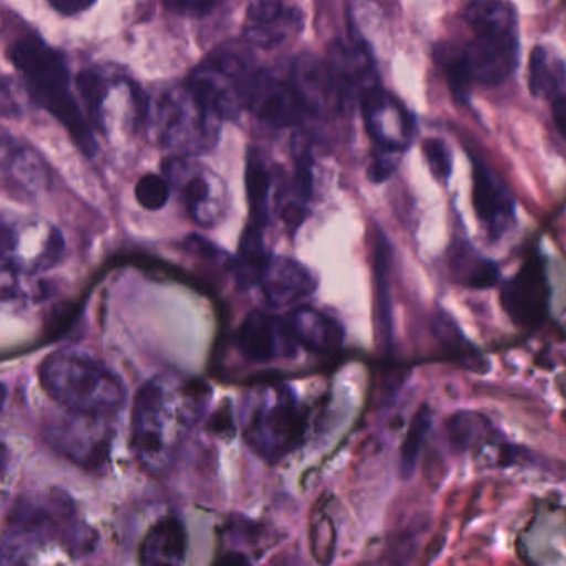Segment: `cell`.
<instances>
[{"instance_id":"cell-12","label":"cell","mask_w":566,"mask_h":566,"mask_svg":"<svg viewBox=\"0 0 566 566\" xmlns=\"http://www.w3.org/2000/svg\"><path fill=\"white\" fill-rule=\"evenodd\" d=\"M359 104L374 151L402 157L412 140L413 128L406 107L380 85L367 92Z\"/></svg>"},{"instance_id":"cell-9","label":"cell","mask_w":566,"mask_h":566,"mask_svg":"<svg viewBox=\"0 0 566 566\" xmlns=\"http://www.w3.org/2000/svg\"><path fill=\"white\" fill-rule=\"evenodd\" d=\"M112 417L91 416L67 410L44 427L49 446L81 469L101 470L111 459L115 429Z\"/></svg>"},{"instance_id":"cell-19","label":"cell","mask_w":566,"mask_h":566,"mask_svg":"<svg viewBox=\"0 0 566 566\" xmlns=\"http://www.w3.org/2000/svg\"><path fill=\"white\" fill-rule=\"evenodd\" d=\"M313 198V157L306 145L294 144L293 180L277 195L281 220L291 233L307 218V208Z\"/></svg>"},{"instance_id":"cell-11","label":"cell","mask_w":566,"mask_h":566,"mask_svg":"<svg viewBox=\"0 0 566 566\" xmlns=\"http://www.w3.org/2000/svg\"><path fill=\"white\" fill-rule=\"evenodd\" d=\"M500 304L520 329H536L546 319L549 307V284L538 256H530L515 276L503 284Z\"/></svg>"},{"instance_id":"cell-32","label":"cell","mask_w":566,"mask_h":566,"mask_svg":"<svg viewBox=\"0 0 566 566\" xmlns=\"http://www.w3.org/2000/svg\"><path fill=\"white\" fill-rule=\"evenodd\" d=\"M223 0H165V4L178 14L205 18L213 12Z\"/></svg>"},{"instance_id":"cell-29","label":"cell","mask_w":566,"mask_h":566,"mask_svg":"<svg viewBox=\"0 0 566 566\" xmlns=\"http://www.w3.org/2000/svg\"><path fill=\"white\" fill-rule=\"evenodd\" d=\"M489 426L486 417L470 412V410H462V412L453 413L450 417L447 422V433H449L453 449L463 452L485 436Z\"/></svg>"},{"instance_id":"cell-18","label":"cell","mask_w":566,"mask_h":566,"mask_svg":"<svg viewBox=\"0 0 566 566\" xmlns=\"http://www.w3.org/2000/svg\"><path fill=\"white\" fill-rule=\"evenodd\" d=\"M291 329L300 346L314 354H334L344 343V327L336 317L314 310L311 306H297L291 311Z\"/></svg>"},{"instance_id":"cell-7","label":"cell","mask_w":566,"mask_h":566,"mask_svg":"<svg viewBox=\"0 0 566 566\" xmlns=\"http://www.w3.org/2000/svg\"><path fill=\"white\" fill-rule=\"evenodd\" d=\"M147 120L158 144L180 157H195L217 145L224 118L185 82L148 101Z\"/></svg>"},{"instance_id":"cell-15","label":"cell","mask_w":566,"mask_h":566,"mask_svg":"<svg viewBox=\"0 0 566 566\" xmlns=\"http://www.w3.org/2000/svg\"><path fill=\"white\" fill-rule=\"evenodd\" d=\"M472 158V203L486 237L499 241L515 223V198L505 181L482 160Z\"/></svg>"},{"instance_id":"cell-33","label":"cell","mask_w":566,"mask_h":566,"mask_svg":"<svg viewBox=\"0 0 566 566\" xmlns=\"http://www.w3.org/2000/svg\"><path fill=\"white\" fill-rule=\"evenodd\" d=\"M49 2H51L52 8H54L59 14L72 18V15L88 11L97 0H49Z\"/></svg>"},{"instance_id":"cell-16","label":"cell","mask_w":566,"mask_h":566,"mask_svg":"<svg viewBox=\"0 0 566 566\" xmlns=\"http://www.w3.org/2000/svg\"><path fill=\"white\" fill-rule=\"evenodd\" d=\"M261 293L273 310L293 306L316 291L317 277L306 264L290 256H273L261 276Z\"/></svg>"},{"instance_id":"cell-31","label":"cell","mask_w":566,"mask_h":566,"mask_svg":"<svg viewBox=\"0 0 566 566\" xmlns=\"http://www.w3.org/2000/svg\"><path fill=\"white\" fill-rule=\"evenodd\" d=\"M422 150L433 178L440 184H447L453 167L452 151H450L449 145L440 138H427L422 144Z\"/></svg>"},{"instance_id":"cell-13","label":"cell","mask_w":566,"mask_h":566,"mask_svg":"<svg viewBox=\"0 0 566 566\" xmlns=\"http://www.w3.org/2000/svg\"><path fill=\"white\" fill-rule=\"evenodd\" d=\"M241 356L251 364H270L291 359L300 349L287 317L253 311L244 317L237 333Z\"/></svg>"},{"instance_id":"cell-28","label":"cell","mask_w":566,"mask_h":566,"mask_svg":"<svg viewBox=\"0 0 566 566\" xmlns=\"http://www.w3.org/2000/svg\"><path fill=\"white\" fill-rule=\"evenodd\" d=\"M430 423H432V416H430L429 407H419L417 412L413 413L412 420H410L406 439H403L402 447H400L399 470L402 479H410L416 472L417 460H419L420 450H422V443L426 440L427 432H429Z\"/></svg>"},{"instance_id":"cell-30","label":"cell","mask_w":566,"mask_h":566,"mask_svg":"<svg viewBox=\"0 0 566 566\" xmlns=\"http://www.w3.org/2000/svg\"><path fill=\"white\" fill-rule=\"evenodd\" d=\"M171 195L170 181L160 175L148 174L138 180L135 198L145 210L158 211L168 203Z\"/></svg>"},{"instance_id":"cell-5","label":"cell","mask_w":566,"mask_h":566,"mask_svg":"<svg viewBox=\"0 0 566 566\" xmlns=\"http://www.w3.org/2000/svg\"><path fill=\"white\" fill-rule=\"evenodd\" d=\"M240 427L244 442L260 459L277 463L303 446L307 410L290 384H260L241 399Z\"/></svg>"},{"instance_id":"cell-22","label":"cell","mask_w":566,"mask_h":566,"mask_svg":"<svg viewBox=\"0 0 566 566\" xmlns=\"http://www.w3.org/2000/svg\"><path fill=\"white\" fill-rule=\"evenodd\" d=\"M390 243L382 233L374 241V284H376V326L379 343L386 349L392 344V294H390Z\"/></svg>"},{"instance_id":"cell-14","label":"cell","mask_w":566,"mask_h":566,"mask_svg":"<svg viewBox=\"0 0 566 566\" xmlns=\"http://www.w3.org/2000/svg\"><path fill=\"white\" fill-rule=\"evenodd\" d=\"M244 105L258 120L273 128L294 127L311 115L293 82L281 81L268 71H254Z\"/></svg>"},{"instance_id":"cell-25","label":"cell","mask_w":566,"mask_h":566,"mask_svg":"<svg viewBox=\"0 0 566 566\" xmlns=\"http://www.w3.org/2000/svg\"><path fill=\"white\" fill-rule=\"evenodd\" d=\"M271 180L270 170L263 155L251 148L247 164V193L250 203V223L266 228L271 220Z\"/></svg>"},{"instance_id":"cell-6","label":"cell","mask_w":566,"mask_h":566,"mask_svg":"<svg viewBox=\"0 0 566 566\" xmlns=\"http://www.w3.org/2000/svg\"><path fill=\"white\" fill-rule=\"evenodd\" d=\"M463 19L473 38L463 48L473 84L499 87L518 65V19L506 0H470Z\"/></svg>"},{"instance_id":"cell-17","label":"cell","mask_w":566,"mask_h":566,"mask_svg":"<svg viewBox=\"0 0 566 566\" xmlns=\"http://www.w3.org/2000/svg\"><path fill=\"white\" fill-rule=\"evenodd\" d=\"M303 12L287 0H253L247 12L248 42L271 49L303 29Z\"/></svg>"},{"instance_id":"cell-24","label":"cell","mask_w":566,"mask_h":566,"mask_svg":"<svg viewBox=\"0 0 566 566\" xmlns=\"http://www.w3.org/2000/svg\"><path fill=\"white\" fill-rule=\"evenodd\" d=\"M528 88L533 97L555 98L566 92V62L536 45L530 54Z\"/></svg>"},{"instance_id":"cell-1","label":"cell","mask_w":566,"mask_h":566,"mask_svg":"<svg viewBox=\"0 0 566 566\" xmlns=\"http://www.w3.org/2000/svg\"><path fill=\"white\" fill-rule=\"evenodd\" d=\"M208 397L210 389L197 379L155 377L140 387L132 410V450L147 472L168 470Z\"/></svg>"},{"instance_id":"cell-23","label":"cell","mask_w":566,"mask_h":566,"mask_svg":"<svg viewBox=\"0 0 566 566\" xmlns=\"http://www.w3.org/2000/svg\"><path fill=\"white\" fill-rule=\"evenodd\" d=\"M271 254L264 241V228L248 223L238 244L237 258L231 261L234 281L241 291L258 286Z\"/></svg>"},{"instance_id":"cell-20","label":"cell","mask_w":566,"mask_h":566,"mask_svg":"<svg viewBox=\"0 0 566 566\" xmlns=\"http://www.w3.org/2000/svg\"><path fill=\"white\" fill-rule=\"evenodd\" d=\"M188 536L185 523L168 515L150 526L140 546L144 565H181L187 558Z\"/></svg>"},{"instance_id":"cell-21","label":"cell","mask_w":566,"mask_h":566,"mask_svg":"<svg viewBox=\"0 0 566 566\" xmlns=\"http://www.w3.org/2000/svg\"><path fill=\"white\" fill-rule=\"evenodd\" d=\"M450 276L460 286L473 290H489L499 283V266L476 253L472 244L457 241L447 253Z\"/></svg>"},{"instance_id":"cell-27","label":"cell","mask_w":566,"mask_h":566,"mask_svg":"<svg viewBox=\"0 0 566 566\" xmlns=\"http://www.w3.org/2000/svg\"><path fill=\"white\" fill-rule=\"evenodd\" d=\"M115 84H117V81L108 77L104 72L94 71V69L82 72L77 77L78 91H81L82 98H84L91 120L94 122L98 132L102 130V124H104L105 102L111 97Z\"/></svg>"},{"instance_id":"cell-2","label":"cell","mask_w":566,"mask_h":566,"mask_svg":"<svg viewBox=\"0 0 566 566\" xmlns=\"http://www.w3.org/2000/svg\"><path fill=\"white\" fill-rule=\"evenodd\" d=\"M54 542L61 543L69 555L82 558L94 553L98 536L77 518L74 500L64 490L18 496L2 535V563H25L35 548Z\"/></svg>"},{"instance_id":"cell-26","label":"cell","mask_w":566,"mask_h":566,"mask_svg":"<svg viewBox=\"0 0 566 566\" xmlns=\"http://www.w3.org/2000/svg\"><path fill=\"white\" fill-rule=\"evenodd\" d=\"M433 57L446 74L447 84H449L453 97L459 102L469 101L470 88L475 84H473L472 72H470L463 48H457L450 42H442L437 45Z\"/></svg>"},{"instance_id":"cell-8","label":"cell","mask_w":566,"mask_h":566,"mask_svg":"<svg viewBox=\"0 0 566 566\" xmlns=\"http://www.w3.org/2000/svg\"><path fill=\"white\" fill-rule=\"evenodd\" d=\"M253 74L250 49L231 42L211 52L187 82L220 112L224 120H237L247 108L244 102Z\"/></svg>"},{"instance_id":"cell-3","label":"cell","mask_w":566,"mask_h":566,"mask_svg":"<svg viewBox=\"0 0 566 566\" xmlns=\"http://www.w3.org/2000/svg\"><path fill=\"white\" fill-rule=\"evenodd\" d=\"M9 57L28 82L29 91L38 104L62 122L85 157H95L97 140L91 124L82 114L77 98L72 94L71 75L64 55L38 34H25L11 45Z\"/></svg>"},{"instance_id":"cell-35","label":"cell","mask_w":566,"mask_h":566,"mask_svg":"<svg viewBox=\"0 0 566 566\" xmlns=\"http://www.w3.org/2000/svg\"><path fill=\"white\" fill-rule=\"evenodd\" d=\"M552 117L556 130L566 140V92L552 98Z\"/></svg>"},{"instance_id":"cell-10","label":"cell","mask_w":566,"mask_h":566,"mask_svg":"<svg viewBox=\"0 0 566 566\" xmlns=\"http://www.w3.org/2000/svg\"><path fill=\"white\" fill-rule=\"evenodd\" d=\"M168 181L180 191L188 217L203 228H211L227 213L223 181L201 165L177 157L165 164Z\"/></svg>"},{"instance_id":"cell-34","label":"cell","mask_w":566,"mask_h":566,"mask_svg":"<svg viewBox=\"0 0 566 566\" xmlns=\"http://www.w3.org/2000/svg\"><path fill=\"white\" fill-rule=\"evenodd\" d=\"M439 331H440V339L446 340H452L455 339L457 336H459L460 331H457L455 324L452 323V321L449 319L447 316L440 317V324H439ZM462 347H470L469 344L465 343V339L460 340V343H457V340H453L452 344H450V349L453 350V353H457L459 350L460 356H467V354H463Z\"/></svg>"},{"instance_id":"cell-4","label":"cell","mask_w":566,"mask_h":566,"mask_svg":"<svg viewBox=\"0 0 566 566\" xmlns=\"http://www.w3.org/2000/svg\"><path fill=\"white\" fill-rule=\"evenodd\" d=\"M42 389L72 412L114 417L127 402V386L117 373L82 350H57L39 366Z\"/></svg>"}]
</instances>
